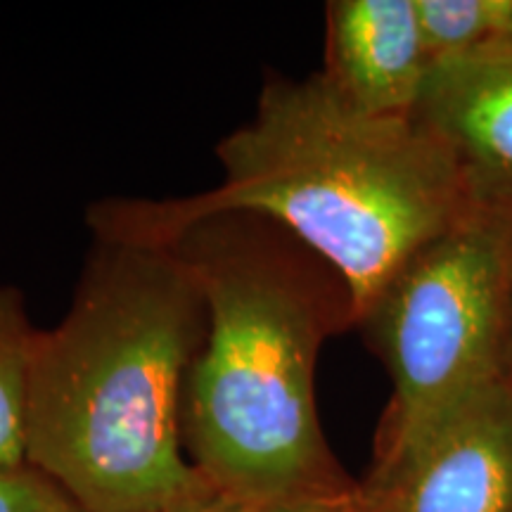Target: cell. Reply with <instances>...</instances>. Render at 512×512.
<instances>
[{"label": "cell", "instance_id": "12", "mask_svg": "<svg viewBox=\"0 0 512 512\" xmlns=\"http://www.w3.org/2000/svg\"><path fill=\"white\" fill-rule=\"evenodd\" d=\"M259 505H245L238 501H230V498H219V501L202 505V508H192V510H178V512H252Z\"/></svg>", "mask_w": 512, "mask_h": 512}, {"label": "cell", "instance_id": "9", "mask_svg": "<svg viewBox=\"0 0 512 512\" xmlns=\"http://www.w3.org/2000/svg\"><path fill=\"white\" fill-rule=\"evenodd\" d=\"M503 0H415L430 62L472 53L498 38Z\"/></svg>", "mask_w": 512, "mask_h": 512}, {"label": "cell", "instance_id": "4", "mask_svg": "<svg viewBox=\"0 0 512 512\" xmlns=\"http://www.w3.org/2000/svg\"><path fill=\"white\" fill-rule=\"evenodd\" d=\"M510 299L512 223L479 211H465L377 294L356 325L392 380L375 458L501 375Z\"/></svg>", "mask_w": 512, "mask_h": 512}, {"label": "cell", "instance_id": "11", "mask_svg": "<svg viewBox=\"0 0 512 512\" xmlns=\"http://www.w3.org/2000/svg\"><path fill=\"white\" fill-rule=\"evenodd\" d=\"M356 491L349 496L297 498V501L268 503V505H259V508H254L252 512H358Z\"/></svg>", "mask_w": 512, "mask_h": 512}, {"label": "cell", "instance_id": "1", "mask_svg": "<svg viewBox=\"0 0 512 512\" xmlns=\"http://www.w3.org/2000/svg\"><path fill=\"white\" fill-rule=\"evenodd\" d=\"M207 328V299L174 249L93 238L67 313L36 335L27 465L81 512H178L223 498L181 437Z\"/></svg>", "mask_w": 512, "mask_h": 512}, {"label": "cell", "instance_id": "6", "mask_svg": "<svg viewBox=\"0 0 512 512\" xmlns=\"http://www.w3.org/2000/svg\"><path fill=\"white\" fill-rule=\"evenodd\" d=\"M413 121L444 150L465 209L512 223V43L434 62Z\"/></svg>", "mask_w": 512, "mask_h": 512}, {"label": "cell", "instance_id": "14", "mask_svg": "<svg viewBox=\"0 0 512 512\" xmlns=\"http://www.w3.org/2000/svg\"><path fill=\"white\" fill-rule=\"evenodd\" d=\"M503 373L512 377V299L508 313V328H505V344H503Z\"/></svg>", "mask_w": 512, "mask_h": 512}, {"label": "cell", "instance_id": "10", "mask_svg": "<svg viewBox=\"0 0 512 512\" xmlns=\"http://www.w3.org/2000/svg\"><path fill=\"white\" fill-rule=\"evenodd\" d=\"M0 512H81L72 498L36 467H0Z\"/></svg>", "mask_w": 512, "mask_h": 512}, {"label": "cell", "instance_id": "13", "mask_svg": "<svg viewBox=\"0 0 512 512\" xmlns=\"http://www.w3.org/2000/svg\"><path fill=\"white\" fill-rule=\"evenodd\" d=\"M496 41L512 43V0L501 3V17H498V38Z\"/></svg>", "mask_w": 512, "mask_h": 512}, {"label": "cell", "instance_id": "5", "mask_svg": "<svg viewBox=\"0 0 512 512\" xmlns=\"http://www.w3.org/2000/svg\"><path fill=\"white\" fill-rule=\"evenodd\" d=\"M358 512H512V377L496 375L375 458Z\"/></svg>", "mask_w": 512, "mask_h": 512}, {"label": "cell", "instance_id": "2", "mask_svg": "<svg viewBox=\"0 0 512 512\" xmlns=\"http://www.w3.org/2000/svg\"><path fill=\"white\" fill-rule=\"evenodd\" d=\"M207 299L204 347L185 382V456L214 491L245 505L349 496L316 406L325 339L356 328L330 264L268 216L219 211L162 242Z\"/></svg>", "mask_w": 512, "mask_h": 512}, {"label": "cell", "instance_id": "3", "mask_svg": "<svg viewBox=\"0 0 512 512\" xmlns=\"http://www.w3.org/2000/svg\"><path fill=\"white\" fill-rule=\"evenodd\" d=\"M223 178L174 200H100L93 238L162 245L219 211L268 216L344 280L356 325L413 254L465 214L444 150L411 119L354 110L323 74L271 76L254 117L216 143Z\"/></svg>", "mask_w": 512, "mask_h": 512}, {"label": "cell", "instance_id": "8", "mask_svg": "<svg viewBox=\"0 0 512 512\" xmlns=\"http://www.w3.org/2000/svg\"><path fill=\"white\" fill-rule=\"evenodd\" d=\"M36 335L22 290L0 285V467L27 465V406Z\"/></svg>", "mask_w": 512, "mask_h": 512}, {"label": "cell", "instance_id": "7", "mask_svg": "<svg viewBox=\"0 0 512 512\" xmlns=\"http://www.w3.org/2000/svg\"><path fill=\"white\" fill-rule=\"evenodd\" d=\"M415 0H330L323 79L354 110L411 119L430 74Z\"/></svg>", "mask_w": 512, "mask_h": 512}]
</instances>
